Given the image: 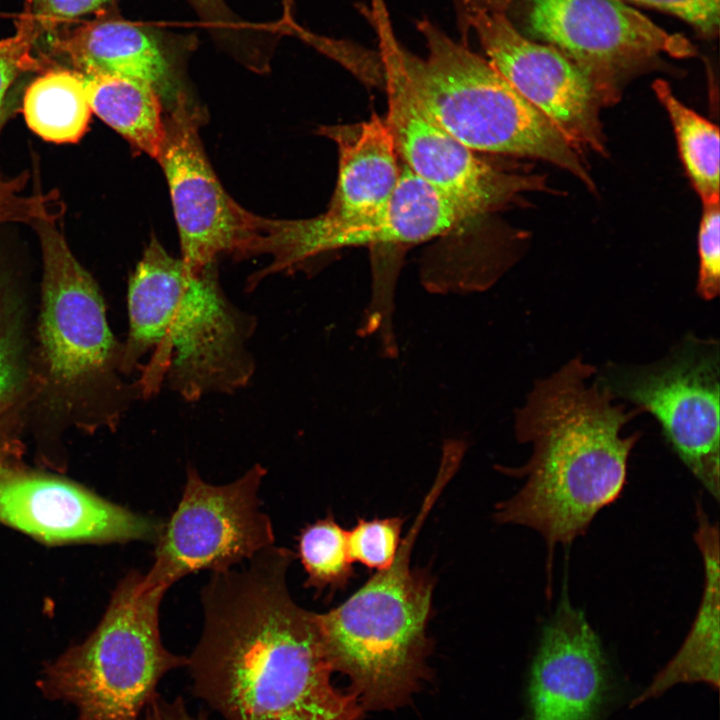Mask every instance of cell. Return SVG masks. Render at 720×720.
<instances>
[{
	"instance_id": "obj_1",
	"label": "cell",
	"mask_w": 720,
	"mask_h": 720,
	"mask_svg": "<svg viewBox=\"0 0 720 720\" xmlns=\"http://www.w3.org/2000/svg\"><path fill=\"white\" fill-rule=\"evenodd\" d=\"M295 558L272 545L241 571L213 572L202 589L204 627L187 666L194 695L225 720H354L362 711L332 684L318 613L289 592Z\"/></svg>"
},
{
	"instance_id": "obj_2",
	"label": "cell",
	"mask_w": 720,
	"mask_h": 720,
	"mask_svg": "<svg viewBox=\"0 0 720 720\" xmlns=\"http://www.w3.org/2000/svg\"><path fill=\"white\" fill-rule=\"evenodd\" d=\"M595 366L576 356L538 379L515 411L514 431L532 454L520 468L519 491L495 506L494 519L537 531L547 545L550 582L554 551L586 533L596 514L621 495L628 459L641 433L622 428L642 412L627 410L598 384Z\"/></svg>"
},
{
	"instance_id": "obj_3",
	"label": "cell",
	"mask_w": 720,
	"mask_h": 720,
	"mask_svg": "<svg viewBox=\"0 0 720 720\" xmlns=\"http://www.w3.org/2000/svg\"><path fill=\"white\" fill-rule=\"evenodd\" d=\"M217 263L188 268L152 237L130 276L129 331L121 371L137 370L139 397L163 384L187 402L246 387L255 372L249 343L256 317L224 292Z\"/></svg>"
},
{
	"instance_id": "obj_4",
	"label": "cell",
	"mask_w": 720,
	"mask_h": 720,
	"mask_svg": "<svg viewBox=\"0 0 720 720\" xmlns=\"http://www.w3.org/2000/svg\"><path fill=\"white\" fill-rule=\"evenodd\" d=\"M365 16L421 105L466 147L545 160L595 188L580 152L467 42L424 17L416 22L427 48L420 56L396 36L385 3Z\"/></svg>"
},
{
	"instance_id": "obj_5",
	"label": "cell",
	"mask_w": 720,
	"mask_h": 720,
	"mask_svg": "<svg viewBox=\"0 0 720 720\" xmlns=\"http://www.w3.org/2000/svg\"><path fill=\"white\" fill-rule=\"evenodd\" d=\"M462 459L441 453L437 475L393 563L376 571L337 607L318 613L335 670L348 674L368 705L395 704L423 675L430 649L427 626L432 615L434 578L411 566L414 542Z\"/></svg>"
},
{
	"instance_id": "obj_6",
	"label": "cell",
	"mask_w": 720,
	"mask_h": 720,
	"mask_svg": "<svg viewBox=\"0 0 720 720\" xmlns=\"http://www.w3.org/2000/svg\"><path fill=\"white\" fill-rule=\"evenodd\" d=\"M141 578L138 572L128 575L96 630L50 663L37 681L46 698L72 704L76 720H139L163 676L187 666L188 658L161 640L165 592L144 589Z\"/></svg>"
},
{
	"instance_id": "obj_7",
	"label": "cell",
	"mask_w": 720,
	"mask_h": 720,
	"mask_svg": "<svg viewBox=\"0 0 720 720\" xmlns=\"http://www.w3.org/2000/svg\"><path fill=\"white\" fill-rule=\"evenodd\" d=\"M481 215L472 205L424 181L404 164L398 185L381 206L358 213L326 212L309 219L271 220L262 217L256 256L272 261L247 280V290L275 273L304 269L306 263L327 252L370 246L389 251L387 268L397 279L392 248L421 243L449 233Z\"/></svg>"
},
{
	"instance_id": "obj_8",
	"label": "cell",
	"mask_w": 720,
	"mask_h": 720,
	"mask_svg": "<svg viewBox=\"0 0 720 720\" xmlns=\"http://www.w3.org/2000/svg\"><path fill=\"white\" fill-rule=\"evenodd\" d=\"M596 381L614 399L652 414L682 463L716 500L720 496V346L685 336L647 365L609 363Z\"/></svg>"
},
{
	"instance_id": "obj_9",
	"label": "cell",
	"mask_w": 720,
	"mask_h": 720,
	"mask_svg": "<svg viewBox=\"0 0 720 720\" xmlns=\"http://www.w3.org/2000/svg\"><path fill=\"white\" fill-rule=\"evenodd\" d=\"M266 473L255 464L231 483L212 485L189 466L181 500L155 541L154 562L142 575V587L166 592L191 573L232 569L274 545L271 519L258 498Z\"/></svg>"
},
{
	"instance_id": "obj_10",
	"label": "cell",
	"mask_w": 720,
	"mask_h": 720,
	"mask_svg": "<svg viewBox=\"0 0 720 720\" xmlns=\"http://www.w3.org/2000/svg\"><path fill=\"white\" fill-rule=\"evenodd\" d=\"M473 34L494 68L581 153L606 154L600 108L609 102L595 80L556 48L521 34L506 13L476 12L456 21Z\"/></svg>"
},
{
	"instance_id": "obj_11",
	"label": "cell",
	"mask_w": 720,
	"mask_h": 720,
	"mask_svg": "<svg viewBox=\"0 0 720 720\" xmlns=\"http://www.w3.org/2000/svg\"><path fill=\"white\" fill-rule=\"evenodd\" d=\"M200 117L179 94L168 119L157 160L167 179L179 231L181 260L192 270L230 254L253 256L260 216L237 204L223 189L203 149Z\"/></svg>"
},
{
	"instance_id": "obj_12",
	"label": "cell",
	"mask_w": 720,
	"mask_h": 720,
	"mask_svg": "<svg viewBox=\"0 0 720 720\" xmlns=\"http://www.w3.org/2000/svg\"><path fill=\"white\" fill-rule=\"evenodd\" d=\"M531 34L583 68L609 104L620 97V80L660 53L695 54L680 34L663 30L623 0H529Z\"/></svg>"
},
{
	"instance_id": "obj_13",
	"label": "cell",
	"mask_w": 720,
	"mask_h": 720,
	"mask_svg": "<svg viewBox=\"0 0 720 720\" xmlns=\"http://www.w3.org/2000/svg\"><path fill=\"white\" fill-rule=\"evenodd\" d=\"M377 43L380 80L388 100L385 121L410 171L481 214L524 192L545 189L543 177L498 169L446 131L418 101L388 47Z\"/></svg>"
},
{
	"instance_id": "obj_14",
	"label": "cell",
	"mask_w": 720,
	"mask_h": 720,
	"mask_svg": "<svg viewBox=\"0 0 720 720\" xmlns=\"http://www.w3.org/2000/svg\"><path fill=\"white\" fill-rule=\"evenodd\" d=\"M43 257L40 338L50 373L63 382L121 370L122 346L109 328L103 298L55 221L32 224Z\"/></svg>"
},
{
	"instance_id": "obj_15",
	"label": "cell",
	"mask_w": 720,
	"mask_h": 720,
	"mask_svg": "<svg viewBox=\"0 0 720 720\" xmlns=\"http://www.w3.org/2000/svg\"><path fill=\"white\" fill-rule=\"evenodd\" d=\"M0 522L45 542H155L163 522L73 484L35 475L0 478Z\"/></svg>"
},
{
	"instance_id": "obj_16",
	"label": "cell",
	"mask_w": 720,
	"mask_h": 720,
	"mask_svg": "<svg viewBox=\"0 0 720 720\" xmlns=\"http://www.w3.org/2000/svg\"><path fill=\"white\" fill-rule=\"evenodd\" d=\"M608 680L600 639L564 586L532 664V720H594L606 699Z\"/></svg>"
},
{
	"instance_id": "obj_17",
	"label": "cell",
	"mask_w": 720,
	"mask_h": 720,
	"mask_svg": "<svg viewBox=\"0 0 720 720\" xmlns=\"http://www.w3.org/2000/svg\"><path fill=\"white\" fill-rule=\"evenodd\" d=\"M52 48L85 76H123L149 84L158 94L170 87L169 63L158 41L128 21L86 22L55 36Z\"/></svg>"
},
{
	"instance_id": "obj_18",
	"label": "cell",
	"mask_w": 720,
	"mask_h": 720,
	"mask_svg": "<svg viewBox=\"0 0 720 720\" xmlns=\"http://www.w3.org/2000/svg\"><path fill=\"white\" fill-rule=\"evenodd\" d=\"M320 133L334 140L339 152L338 178L327 211L358 213L383 205L402 172L386 121L373 114L358 124L323 127Z\"/></svg>"
},
{
	"instance_id": "obj_19",
	"label": "cell",
	"mask_w": 720,
	"mask_h": 720,
	"mask_svg": "<svg viewBox=\"0 0 720 720\" xmlns=\"http://www.w3.org/2000/svg\"><path fill=\"white\" fill-rule=\"evenodd\" d=\"M696 517L694 538L704 565V586L697 615L680 649L631 702V707L659 697L680 683L703 682L715 690L719 688V529L709 521L699 502Z\"/></svg>"
},
{
	"instance_id": "obj_20",
	"label": "cell",
	"mask_w": 720,
	"mask_h": 720,
	"mask_svg": "<svg viewBox=\"0 0 720 720\" xmlns=\"http://www.w3.org/2000/svg\"><path fill=\"white\" fill-rule=\"evenodd\" d=\"M85 77L92 113L135 148L158 160L165 139V124L155 89L123 76Z\"/></svg>"
},
{
	"instance_id": "obj_21",
	"label": "cell",
	"mask_w": 720,
	"mask_h": 720,
	"mask_svg": "<svg viewBox=\"0 0 720 720\" xmlns=\"http://www.w3.org/2000/svg\"><path fill=\"white\" fill-rule=\"evenodd\" d=\"M23 115L28 127L46 141L78 142L92 115L86 77L70 69L43 72L25 91Z\"/></svg>"
},
{
	"instance_id": "obj_22",
	"label": "cell",
	"mask_w": 720,
	"mask_h": 720,
	"mask_svg": "<svg viewBox=\"0 0 720 720\" xmlns=\"http://www.w3.org/2000/svg\"><path fill=\"white\" fill-rule=\"evenodd\" d=\"M653 89L666 109L678 141L681 159L703 202L719 197V129L684 105L669 84L656 80Z\"/></svg>"
},
{
	"instance_id": "obj_23",
	"label": "cell",
	"mask_w": 720,
	"mask_h": 720,
	"mask_svg": "<svg viewBox=\"0 0 720 720\" xmlns=\"http://www.w3.org/2000/svg\"><path fill=\"white\" fill-rule=\"evenodd\" d=\"M307 579L304 586L318 594L344 590L355 577L347 531L329 511L324 518L303 527L297 536V553Z\"/></svg>"
},
{
	"instance_id": "obj_24",
	"label": "cell",
	"mask_w": 720,
	"mask_h": 720,
	"mask_svg": "<svg viewBox=\"0 0 720 720\" xmlns=\"http://www.w3.org/2000/svg\"><path fill=\"white\" fill-rule=\"evenodd\" d=\"M403 524L404 518L401 516L359 518L347 531V543L352 561L376 571L389 567L402 541Z\"/></svg>"
},
{
	"instance_id": "obj_25",
	"label": "cell",
	"mask_w": 720,
	"mask_h": 720,
	"mask_svg": "<svg viewBox=\"0 0 720 720\" xmlns=\"http://www.w3.org/2000/svg\"><path fill=\"white\" fill-rule=\"evenodd\" d=\"M698 235L699 273L697 294L714 300L720 291V205L719 200L703 202Z\"/></svg>"
},
{
	"instance_id": "obj_26",
	"label": "cell",
	"mask_w": 720,
	"mask_h": 720,
	"mask_svg": "<svg viewBox=\"0 0 720 720\" xmlns=\"http://www.w3.org/2000/svg\"><path fill=\"white\" fill-rule=\"evenodd\" d=\"M39 38L32 22L20 15L13 35L0 39V114L5 94L22 73L43 70L42 62L33 54Z\"/></svg>"
},
{
	"instance_id": "obj_27",
	"label": "cell",
	"mask_w": 720,
	"mask_h": 720,
	"mask_svg": "<svg viewBox=\"0 0 720 720\" xmlns=\"http://www.w3.org/2000/svg\"><path fill=\"white\" fill-rule=\"evenodd\" d=\"M111 0H25L23 15L40 36L61 24L96 11Z\"/></svg>"
},
{
	"instance_id": "obj_28",
	"label": "cell",
	"mask_w": 720,
	"mask_h": 720,
	"mask_svg": "<svg viewBox=\"0 0 720 720\" xmlns=\"http://www.w3.org/2000/svg\"><path fill=\"white\" fill-rule=\"evenodd\" d=\"M9 304L0 290V401L12 392L20 377L19 336Z\"/></svg>"
},
{
	"instance_id": "obj_29",
	"label": "cell",
	"mask_w": 720,
	"mask_h": 720,
	"mask_svg": "<svg viewBox=\"0 0 720 720\" xmlns=\"http://www.w3.org/2000/svg\"><path fill=\"white\" fill-rule=\"evenodd\" d=\"M669 12L692 25L706 36L719 29V0H629Z\"/></svg>"
},
{
	"instance_id": "obj_30",
	"label": "cell",
	"mask_w": 720,
	"mask_h": 720,
	"mask_svg": "<svg viewBox=\"0 0 720 720\" xmlns=\"http://www.w3.org/2000/svg\"><path fill=\"white\" fill-rule=\"evenodd\" d=\"M145 720H207V716L191 714L182 697L167 701L157 693L145 707Z\"/></svg>"
},
{
	"instance_id": "obj_31",
	"label": "cell",
	"mask_w": 720,
	"mask_h": 720,
	"mask_svg": "<svg viewBox=\"0 0 720 720\" xmlns=\"http://www.w3.org/2000/svg\"><path fill=\"white\" fill-rule=\"evenodd\" d=\"M192 5L207 19L220 21L225 19L226 9L222 0H189Z\"/></svg>"
},
{
	"instance_id": "obj_32",
	"label": "cell",
	"mask_w": 720,
	"mask_h": 720,
	"mask_svg": "<svg viewBox=\"0 0 720 720\" xmlns=\"http://www.w3.org/2000/svg\"><path fill=\"white\" fill-rule=\"evenodd\" d=\"M0 120H1V114H0Z\"/></svg>"
}]
</instances>
